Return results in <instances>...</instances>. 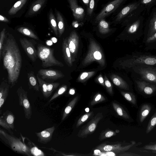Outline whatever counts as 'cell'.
I'll return each instance as SVG.
<instances>
[{
    "label": "cell",
    "mask_w": 156,
    "mask_h": 156,
    "mask_svg": "<svg viewBox=\"0 0 156 156\" xmlns=\"http://www.w3.org/2000/svg\"><path fill=\"white\" fill-rule=\"evenodd\" d=\"M130 144L122 147L121 144H102L97 147V149L101 152H112L120 153L129 150L136 143L135 141H132Z\"/></svg>",
    "instance_id": "obj_11"
},
{
    "label": "cell",
    "mask_w": 156,
    "mask_h": 156,
    "mask_svg": "<svg viewBox=\"0 0 156 156\" xmlns=\"http://www.w3.org/2000/svg\"><path fill=\"white\" fill-rule=\"evenodd\" d=\"M75 91L74 89H71L69 91V93L70 94L73 95L75 94Z\"/></svg>",
    "instance_id": "obj_54"
},
{
    "label": "cell",
    "mask_w": 156,
    "mask_h": 156,
    "mask_svg": "<svg viewBox=\"0 0 156 156\" xmlns=\"http://www.w3.org/2000/svg\"><path fill=\"white\" fill-rule=\"evenodd\" d=\"M83 3L87 7H88L90 0H81Z\"/></svg>",
    "instance_id": "obj_53"
},
{
    "label": "cell",
    "mask_w": 156,
    "mask_h": 156,
    "mask_svg": "<svg viewBox=\"0 0 156 156\" xmlns=\"http://www.w3.org/2000/svg\"><path fill=\"white\" fill-rule=\"evenodd\" d=\"M98 80L100 83L104 87L105 86L104 80L101 74L99 76L98 78Z\"/></svg>",
    "instance_id": "obj_50"
},
{
    "label": "cell",
    "mask_w": 156,
    "mask_h": 156,
    "mask_svg": "<svg viewBox=\"0 0 156 156\" xmlns=\"http://www.w3.org/2000/svg\"><path fill=\"white\" fill-rule=\"evenodd\" d=\"M78 97L76 96L68 104L65 108L63 113L62 119L64 120L70 113L77 102Z\"/></svg>",
    "instance_id": "obj_29"
},
{
    "label": "cell",
    "mask_w": 156,
    "mask_h": 156,
    "mask_svg": "<svg viewBox=\"0 0 156 156\" xmlns=\"http://www.w3.org/2000/svg\"><path fill=\"white\" fill-rule=\"evenodd\" d=\"M60 83L58 82L47 83V92L48 97L53 92L59 85Z\"/></svg>",
    "instance_id": "obj_40"
},
{
    "label": "cell",
    "mask_w": 156,
    "mask_h": 156,
    "mask_svg": "<svg viewBox=\"0 0 156 156\" xmlns=\"http://www.w3.org/2000/svg\"><path fill=\"white\" fill-rule=\"evenodd\" d=\"M105 83L108 92L111 95L113 94L112 85L106 76L104 78Z\"/></svg>",
    "instance_id": "obj_45"
},
{
    "label": "cell",
    "mask_w": 156,
    "mask_h": 156,
    "mask_svg": "<svg viewBox=\"0 0 156 156\" xmlns=\"http://www.w3.org/2000/svg\"><path fill=\"white\" fill-rule=\"evenodd\" d=\"M46 0H37L30 6L28 14L32 15L37 12L43 6Z\"/></svg>",
    "instance_id": "obj_25"
},
{
    "label": "cell",
    "mask_w": 156,
    "mask_h": 156,
    "mask_svg": "<svg viewBox=\"0 0 156 156\" xmlns=\"http://www.w3.org/2000/svg\"><path fill=\"white\" fill-rule=\"evenodd\" d=\"M27 76L30 88H32L37 91H39L40 88L39 83L34 72L31 71L28 73Z\"/></svg>",
    "instance_id": "obj_21"
},
{
    "label": "cell",
    "mask_w": 156,
    "mask_h": 156,
    "mask_svg": "<svg viewBox=\"0 0 156 156\" xmlns=\"http://www.w3.org/2000/svg\"><path fill=\"white\" fill-rule=\"evenodd\" d=\"M156 33V14L154 16L150 21L147 39L152 36Z\"/></svg>",
    "instance_id": "obj_34"
},
{
    "label": "cell",
    "mask_w": 156,
    "mask_h": 156,
    "mask_svg": "<svg viewBox=\"0 0 156 156\" xmlns=\"http://www.w3.org/2000/svg\"><path fill=\"white\" fill-rule=\"evenodd\" d=\"M2 118L9 125L12 129H14V122L15 117L13 114L9 110H7L1 116Z\"/></svg>",
    "instance_id": "obj_26"
},
{
    "label": "cell",
    "mask_w": 156,
    "mask_h": 156,
    "mask_svg": "<svg viewBox=\"0 0 156 156\" xmlns=\"http://www.w3.org/2000/svg\"><path fill=\"white\" fill-rule=\"evenodd\" d=\"M140 21L137 20L129 26L126 28V32L129 34H134L137 31L140 26Z\"/></svg>",
    "instance_id": "obj_35"
},
{
    "label": "cell",
    "mask_w": 156,
    "mask_h": 156,
    "mask_svg": "<svg viewBox=\"0 0 156 156\" xmlns=\"http://www.w3.org/2000/svg\"><path fill=\"white\" fill-rule=\"evenodd\" d=\"M16 92L19 105L23 108L25 118L29 119L31 117L32 112L31 107L27 97V92L22 87L18 89Z\"/></svg>",
    "instance_id": "obj_8"
},
{
    "label": "cell",
    "mask_w": 156,
    "mask_h": 156,
    "mask_svg": "<svg viewBox=\"0 0 156 156\" xmlns=\"http://www.w3.org/2000/svg\"><path fill=\"white\" fill-rule=\"evenodd\" d=\"M112 105L114 110L118 115L126 119H129V115L121 106L114 102L112 103Z\"/></svg>",
    "instance_id": "obj_27"
},
{
    "label": "cell",
    "mask_w": 156,
    "mask_h": 156,
    "mask_svg": "<svg viewBox=\"0 0 156 156\" xmlns=\"http://www.w3.org/2000/svg\"><path fill=\"white\" fill-rule=\"evenodd\" d=\"M95 3V0H90V1L87 10V20H89L92 16L94 11Z\"/></svg>",
    "instance_id": "obj_39"
},
{
    "label": "cell",
    "mask_w": 156,
    "mask_h": 156,
    "mask_svg": "<svg viewBox=\"0 0 156 156\" xmlns=\"http://www.w3.org/2000/svg\"><path fill=\"white\" fill-rule=\"evenodd\" d=\"M115 134V133L112 131H108L105 133L104 138L111 137Z\"/></svg>",
    "instance_id": "obj_49"
},
{
    "label": "cell",
    "mask_w": 156,
    "mask_h": 156,
    "mask_svg": "<svg viewBox=\"0 0 156 156\" xmlns=\"http://www.w3.org/2000/svg\"><path fill=\"white\" fill-rule=\"evenodd\" d=\"M152 152L154 153H156V151H153Z\"/></svg>",
    "instance_id": "obj_57"
},
{
    "label": "cell",
    "mask_w": 156,
    "mask_h": 156,
    "mask_svg": "<svg viewBox=\"0 0 156 156\" xmlns=\"http://www.w3.org/2000/svg\"><path fill=\"white\" fill-rule=\"evenodd\" d=\"M20 43L29 58L33 62H35L37 56V51L35 45L30 40L27 38H20Z\"/></svg>",
    "instance_id": "obj_9"
},
{
    "label": "cell",
    "mask_w": 156,
    "mask_h": 156,
    "mask_svg": "<svg viewBox=\"0 0 156 156\" xmlns=\"http://www.w3.org/2000/svg\"><path fill=\"white\" fill-rule=\"evenodd\" d=\"M4 69L8 73V81L10 87L17 83L22 66V58L18 44L14 37L7 34L2 50Z\"/></svg>",
    "instance_id": "obj_1"
},
{
    "label": "cell",
    "mask_w": 156,
    "mask_h": 156,
    "mask_svg": "<svg viewBox=\"0 0 156 156\" xmlns=\"http://www.w3.org/2000/svg\"><path fill=\"white\" fill-rule=\"evenodd\" d=\"M27 140V145L32 155L35 156H44V154L41 150L38 149L32 141L28 138L26 137Z\"/></svg>",
    "instance_id": "obj_23"
},
{
    "label": "cell",
    "mask_w": 156,
    "mask_h": 156,
    "mask_svg": "<svg viewBox=\"0 0 156 156\" xmlns=\"http://www.w3.org/2000/svg\"><path fill=\"white\" fill-rule=\"evenodd\" d=\"M10 85L7 80H3L0 85V108H2L8 97Z\"/></svg>",
    "instance_id": "obj_18"
},
{
    "label": "cell",
    "mask_w": 156,
    "mask_h": 156,
    "mask_svg": "<svg viewBox=\"0 0 156 156\" xmlns=\"http://www.w3.org/2000/svg\"><path fill=\"white\" fill-rule=\"evenodd\" d=\"M23 141L21 139L18 138L7 133L4 131L0 129V136L1 138L15 152L28 156H31L30 150L28 147L25 144L23 137L20 134Z\"/></svg>",
    "instance_id": "obj_2"
},
{
    "label": "cell",
    "mask_w": 156,
    "mask_h": 156,
    "mask_svg": "<svg viewBox=\"0 0 156 156\" xmlns=\"http://www.w3.org/2000/svg\"><path fill=\"white\" fill-rule=\"evenodd\" d=\"M58 31V37L60 38L65 30V24L63 18L60 12L56 11Z\"/></svg>",
    "instance_id": "obj_24"
},
{
    "label": "cell",
    "mask_w": 156,
    "mask_h": 156,
    "mask_svg": "<svg viewBox=\"0 0 156 156\" xmlns=\"http://www.w3.org/2000/svg\"><path fill=\"white\" fill-rule=\"evenodd\" d=\"M120 65L124 68L132 69L140 65L156 66V56L142 54H135L129 58L122 60Z\"/></svg>",
    "instance_id": "obj_5"
},
{
    "label": "cell",
    "mask_w": 156,
    "mask_h": 156,
    "mask_svg": "<svg viewBox=\"0 0 156 156\" xmlns=\"http://www.w3.org/2000/svg\"><path fill=\"white\" fill-rule=\"evenodd\" d=\"M55 129V126H54L41 132L36 133H35L38 137V142L45 144L50 141Z\"/></svg>",
    "instance_id": "obj_17"
},
{
    "label": "cell",
    "mask_w": 156,
    "mask_h": 156,
    "mask_svg": "<svg viewBox=\"0 0 156 156\" xmlns=\"http://www.w3.org/2000/svg\"><path fill=\"white\" fill-rule=\"evenodd\" d=\"M125 0H113L105 5L96 16L95 21L98 23L100 20L113 13L118 9Z\"/></svg>",
    "instance_id": "obj_7"
},
{
    "label": "cell",
    "mask_w": 156,
    "mask_h": 156,
    "mask_svg": "<svg viewBox=\"0 0 156 156\" xmlns=\"http://www.w3.org/2000/svg\"><path fill=\"white\" fill-rule=\"evenodd\" d=\"M110 78L113 83L119 88L127 90H129L128 84L119 76L112 74Z\"/></svg>",
    "instance_id": "obj_20"
},
{
    "label": "cell",
    "mask_w": 156,
    "mask_h": 156,
    "mask_svg": "<svg viewBox=\"0 0 156 156\" xmlns=\"http://www.w3.org/2000/svg\"><path fill=\"white\" fill-rule=\"evenodd\" d=\"M138 6L136 3H132L124 7L116 15L113 20L112 23L114 24L119 23L126 16L136 9Z\"/></svg>",
    "instance_id": "obj_16"
},
{
    "label": "cell",
    "mask_w": 156,
    "mask_h": 156,
    "mask_svg": "<svg viewBox=\"0 0 156 156\" xmlns=\"http://www.w3.org/2000/svg\"><path fill=\"white\" fill-rule=\"evenodd\" d=\"M156 42V33L152 36L146 39V43L150 44Z\"/></svg>",
    "instance_id": "obj_47"
},
{
    "label": "cell",
    "mask_w": 156,
    "mask_h": 156,
    "mask_svg": "<svg viewBox=\"0 0 156 156\" xmlns=\"http://www.w3.org/2000/svg\"><path fill=\"white\" fill-rule=\"evenodd\" d=\"M94 61L98 62L101 66L105 65V57L101 48L94 40L90 38L88 53L82 64L87 66Z\"/></svg>",
    "instance_id": "obj_3"
},
{
    "label": "cell",
    "mask_w": 156,
    "mask_h": 156,
    "mask_svg": "<svg viewBox=\"0 0 156 156\" xmlns=\"http://www.w3.org/2000/svg\"><path fill=\"white\" fill-rule=\"evenodd\" d=\"M38 74L43 79L57 80L65 76L60 71L53 69H40L38 71Z\"/></svg>",
    "instance_id": "obj_13"
},
{
    "label": "cell",
    "mask_w": 156,
    "mask_h": 156,
    "mask_svg": "<svg viewBox=\"0 0 156 156\" xmlns=\"http://www.w3.org/2000/svg\"><path fill=\"white\" fill-rule=\"evenodd\" d=\"M85 111L87 112H89V108H86L85 109Z\"/></svg>",
    "instance_id": "obj_56"
},
{
    "label": "cell",
    "mask_w": 156,
    "mask_h": 156,
    "mask_svg": "<svg viewBox=\"0 0 156 156\" xmlns=\"http://www.w3.org/2000/svg\"><path fill=\"white\" fill-rule=\"evenodd\" d=\"M49 18L50 26L55 36L58 37V25L52 10H51L49 12Z\"/></svg>",
    "instance_id": "obj_32"
},
{
    "label": "cell",
    "mask_w": 156,
    "mask_h": 156,
    "mask_svg": "<svg viewBox=\"0 0 156 156\" xmlns=\"http://www.w3.org/2000/svg\"><path fill=\"white\" fill-rule=\"evenodd\" d=\"M0 125L5 129L7 130L11 134L13 133L11 131V128L9 125L6 122L5 120L1 116L0 118Z\"/></svg>",
    "instance_id": "obj_46"
},
{
    "label": "cell",
    "mask_w": 156,
    "mask_h": 156,
    "mask_svg": "<svg viewBox=\"0 0 156 156\" xmlns=\"http://www.w3.org/2000/svg\"><path fill=\"white\" fill-rule=\"evenodd\" d=\"M27 0H19L17 2L9 9L8 13L9 15L15 14L26 3Z\"/></svg>",
    "instance_id": "obj_28"
},
{
    "label": "cell",
    "mask_w": 156,
    "mask_h": 156,
    "mask_svg": "<svg viewBox=\"0 0 156 156\" xmlns=\"http://www.w3.org/2000/svg\"><path fill=\"white\" fill-rule=\"evenodd\" d=\"M67 89V86L66 85L62 86L55 93L50 99L49 102H50L58 96L62 94L66 91Z\"/></svg>",
    "instance_id": "obj_41"
},
{
    "label": "cell",
    "mask_w": 156,
    "mask_h": 156,
    "mask_svg": "<svg viewBox=\"0 0 156 156\" xmlns=\"http://www.w3.org/2000/svg\"><path fill=\"white\" fill-rule=\"evenodd\" d=\"M0 20L2 22L8 23L9 22V20L5 17L2 15H0Z\"/></svg>",
    "instance_id": "obj_52"
},
{
    "label": "cell",
    "mask_w": 156,
    "mask_h": 156,
    "mask_svg": "<svg viewBox=\"0 0 156 156\" xmlns=\"http://www.w3.org/2000/svg\"><path fill=\"white\" fill-rule=\"evenodd\" d=\"M105 100V98L101 94L98 93L96 95L91 101L90 104L93 105Z\"/></svg>",
    "instance_id": "obj_44"
},
{
    "label": "cell",
    "mask_w": 156,
    "mask_h": 156,
    "mask_svg": "<svg viewBox=\"0 0 156 156\" xmlns=\"http://www.w3.org/2000/svg\"><path fill=\"white\" fill-rule=\"evenodd\" d=\"M98 23L99 31L101 33L105 34L110 31L109 24L105 19L100 20Z\"/></svg>",
    "instance_id": "obj_31"
},
{
    "label": "cell",
    "mask_w": 156,
    "mask_h": 156,
    "mask_svg": "<svg viewBox=\"0 0 156 156\" xmlns=\"http://www.w3.org/2000/svg\"><path fill=\"white\" fill-rule=\"evenodd\" d=\"M37 56L42 61V66L46 68L54 66H64L63 64L57 60L54 55V49L41 44L37 47Z\"/></svg>",
    "instance_id": "obj_4"
},
{
    "label": "cell",
    "mask_w": 156,
    "mask_h": 156,
    "mask_svg": "<svg viewBox=\"0 0 156 156\" xmlns=\"http://www.w3.org/2000/svg\"><path fill=\"white\" fill-rule=\"evenodd\" d=\"M17 30L19 32L25 36L37 40H39L37 36L32 30L27 28L20 27L18 28Z\"/></svg>",
    "instance_id": "obj_30"
},
{
    "label": "cell",
    "mask_w": 156,
    "mask_h": 156,
    "mask_svg": "<svg viewBox=\"0 0 156 156\" xmlns=\"http://www.w3.org/2000/svg\"><path fill=\"white\" fill-rule=\"evenodd\" d=\"M40 89L44 96L46 98H48L47 92V83L44 81L43 79L40 77L38 74L36 76Z\"/></svg>",
    "instance_id": "obj_33"
},
{
    "label": "cell",
    "mask_w": 156,
    "mask_h": 156,
    "mask_svg": "<svg viewBox=\"0 0 156 156\" xmlns=\"http://www.w3.org/2000/svg\"><path fill=\"white\" fill-rule=\"evenodd\" d=\"M93 112L87 113L81 117L78 120L76 123V127H78L79 126L85 122L92 115Z\"/></svg>",
    "instance_id": "obj_43"
},
{
    "label": "cell",
    "mask_w": 156,
    "mask_h": 156,
    "mask_svg": "<svg viewBox=\"0 0 156 156\" xmlns=\"http://www.w3.org/2000/svg\"><path fill=\"white\" fill-rule=\"evenodd\" d=\"M95 72H84L81 73L77 79L78 82L83 83L93 76L95 73Z\"/></svg>",
    "instance_id": "obj_36"
},
{
    "label": "cell",
    "mask_w": 156,
    "mask_h": 156,
    "mask_svg": "<svg viewBox=\"0 0 156 156\" xmlns=\"http://www.w3.org/2000/svg\"><path fill=\"white\" fill-rule=\"evenodd\" d=\"M137 87L140 91L147 95H151L156 91V85L143 80L135 81Z\"/></svg>",
    "instance_id": "obj_14"
},
{
    "label": "cell",
    "mask_w": 156,
    "mask_h": 156,
    "mask_svg": "<svg viewBox=\"0 0 156 156\" xmlns=\"http://www.w3.org/2000/svg\"><path fill=\"white\" fill-rule=\"evenodd\" d=\"M132 69L139 75L142 80L156 84V67L152 66L140 65Z\"/></svg>",
    "instance_id": "obj_6"
},
{
    "label": "cell",
    "mask_w": 156,
    "mask_h": 156,
    "mask_svg": "<svg viewBox=\"0 0 156 156\" xmlns=\"http://www.w3.org/2000/svg\"><path fill=\"white\" fill-rule=\"evenodd\" d=\"M62 51L66 63L69 66H73V62L67 43V38L63 39L62 44Z\"/></svg>",
    "instance_id": "obj_19"
},
{
    "label": "cell",
    "mask_w": 156,
    "mask_h": 156,
    "mask_svg": "<svg viewBox=\"0 0 156 156\" xmlns=\"http://www.w3.org/2000/svg\"><path fill=\"white\" fill-rule=\"evenodd\" d=\"M121 156H141V155L136 154L135 153H132L130 152H127L125 153L119 155Z\"/></svg>",
    "instance_id": "obj_51"
},
{
    "label": "cell",
    "mask_w": 156,
    "mask_h": 156,
    "mask_svg": "<svg viewBox=\"0 0 156 156\" xmlns=\"http://www.w3.org/2000/svg\"><path fill=\"white\" fill-rule=\"evenodd\" d=\"M67 41L73 62L77 57L79 42V37L76 31L73 30L70 33L67 38Z\"/></svg>",
    "instance_id": "obj_10"
},
{
    "label": "cell",
    "mask_w": 156,
    "mask_h": 156,
    "mask_svg": "<svg viewBox=\"0 0 156 156\" xmlns=\"http://www.w3.org/2000/svg\"><path fill=\"white\" fill-rule=\"evenodd\" d=\"M75 19L78 21H82L85 19L84 9L78 5L77 0H67Z\"/></svg>",
    "instance_id": "obj_12"
},
{
    "label": "cell",
    "mask_w": 156,
    "mask_h": 156,
    "mask_svg": "<svg viewBox=\"0 0 156 156\" xmlns=\"http://www.w3.org/2000/svg\"><path fill=\"white\" fill-rule=\"evenodd\" d=\"M151 108V105L148 104H144L142 105L139 113V120L141 122H142L147 117Z\"/></svg>",
    "instance_id": "obj_22"
},
{
    "label": "cell",
    "mask_w": 156,
    "mask_h": 156,
    "mask_svg": "<svg viewBox=\"0 0 156 156\" xmlns=\"http://www.w3.org/2000/svg\"><path fill=\"white\" fill-rule=\"evenodd\" d=\"M102 118V113H98L83 130L80 136L84 137L93 132L96 128L98 123Z\"/></svg>",
    "instance_id": "obj_15"
},
{
    "label": "cell",
    "mask_w": 156,
    "mask_h": 156,
    "mask_svg": "<svg viewBox=\"0 0 156 156\" xmlns=\"http://www.w3.org/2000/svg\"><path fill=\"white\" fill-rule=\"evenodd\" d=\"M144 149L152 151H156V143L154 144L146 145L144 147Z\"/></svg>",
    "instance_id": "obj_48"
},
{
    "label": "cell",
    "mask_w": 156,
    "mask_h": 156,
    "mask_svg": "<svg viewBox=\"0 0 156 156\" xmlns=\"http://www.w3.org/2000/svg\"><path fill=\"white\" fill-rule=\"evenodd\" d=\"M121 93L124 97L134 105H136V99L135 95L130 92L121 91Z\"/></svg>",
    "instance_id": "obj_37"
},
{
    "label": "cell",
    "mask_w": 156,
    "mask_h": 156,
    "mask_svg": "<svg viewBox=\"0 0 156 156\" xmlns=\"http://www.w3.org/2000/svg\"><path fill=\"white\" fill-rule=\"evenodd\" d=\"M152 0H143L142 3L144 4H147L150 2Z\"/></svg>",
    "instance_id": "obj_55"
},
{
    "label": "cell",
    "mask_w": 156,
    "mask_h": 156,
    "mask_svg": "<svg viewBox=\"0 0 156 156\" xmlns=\"http://www.w3.org/2000/svg\"><path fill=\"white\" fill-rule=\"evenodd\" d=\"M156 126V112L151 118L148 124L146 133L147 134L150 132Z\"/></svg>",
    "instance_id": "obj_38"
},
{
    "label": "cell",
    "mask_w": 156,
    "mask_h": 156,
    "mask_svg": "<svg viewBox=\"0 0 156 156\" xmlns=\"http://www.w3.org/2000/svg\"><path fill=\"white\" fill-rule=\"evenodd\" d=\"M5 30V28H4L1 32L0 34V61L2 58V50L6 35Z\"/></svg>",
    "instance_id": "obj_42"
}]
</instances>
